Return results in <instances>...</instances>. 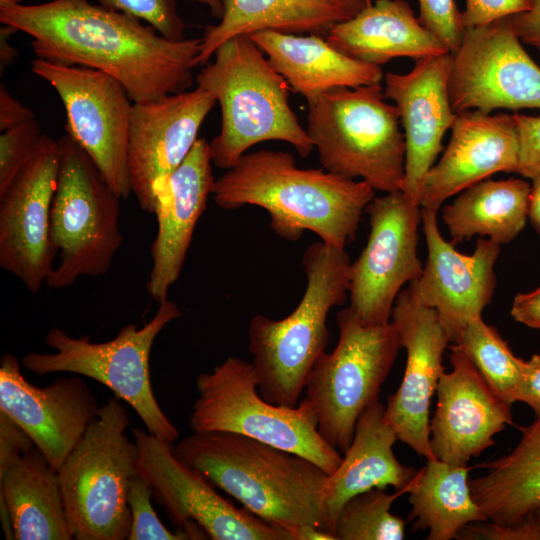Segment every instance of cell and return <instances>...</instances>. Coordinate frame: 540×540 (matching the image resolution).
<instances>
[{"label": "cell", "mask_w": 540, "mask_h": 540, "mask_svg": "<svg viewBox=\"0 0 540 540\" xmlns=\"http://www.w3.org/2000/svg\"><path fill=\"white\" fill-rule=\"evenodd\" d=\"M404 493L373 488L355 495L339 511L333 534L337 540H402L406 521L392 514L391 506Z\"/></svg>", "instance_id": "cell-34"}, {"label": "cell", "mask_w": 540, "mask_h": 540, "mask_svg": "<svg viewBox=\"0 0 540 540\" xmlns=\"http://www.w3.org/2000/svg\"><path fill=\"white\" fill-rule=\"evenodd\" d=\"M209 8L211 14L216 19L220 20L223 15V3L222 0H190Z\"/></svg>", "instance_id": "cell-51"}, {"label": "cell", "mask_w": 540, "mask_h": 540, "mask_svg": "<svg viewBox=\"0 0 540 540\" xmlns=\"http://www.w3.org/2000/svg\"><path fill=\"white\" fill-rule=\"evenodd\" d=\"M302 265L307 284L297 307L278 320L256 314L248 327L260 395L290 408L298 405L309 374L328 345L330 309L343 305L349 292L351 262L345 249L315 242L304 251Z\"/></svg>", "instance_id": "cell-4"}, {"label": "cell", "mask_w": 540, "mask_h": 540, "mask_svg": "<svg viewBox=\"0 0 540 540\" xmlns=\"http://www.w3.org/2000/svg\"><path fill=\"white\" fill-rule=\"evenodd\" d=\"M152 493L145 479L137 473L130 481L127 501L131 527L127 540H187L181 530L170 531L160 520L151 503Z\"/></svg>", "instance_id": "cell-35"}, {"label": "cell", "mask_w": 540, "mask_h": 540, "mask_svg": "<svg viewBox=\"0 0 540 540\" xmlns=\"http://www.w3.org/2000/svg\"><path fill=\"white\" fill-rule=\"evenodd\" d=\"M449 95L454 112L540 109V67L509 17L465 28L451 53Z\"/></svg>", "instance_id": "cell-14"}, {"label": "cell", "mask_w": 540, "mask_h": 540, "mask_svg": "<svg viewBox=\"0 0 540 540\" xmlns=\"http://www.w3.org/2000/svg\"><path fill=\"white\" fill-rule=\"evenodd\" d=\"M129 423L121 400L110 397L57 471L73 539L128 538L127 495L138 473L137 446L126 433Z\"/></svg>", "instance_id": "cell-7"}, {"label": "cell", "mask_w": 540, "mask_h": 540, "mask_svg": "<svg viewBox=\"0 0 540 540\" xmlns=\"http://www.w3.org/2000/svg\"><path fill=\"white\" fill-rule=\"evenodd\" d=\"M214 56L195 79L221 109L220 132L209 142L212 163L227 170L265 141L287 142L306 158L314 146L289 104V85L250 35L228 39Z\"/></svg>", "instance_id": "cell-5"}, {"label": "cell", "mask_w": 540, "mask_h": 540, "mask_svg": "<svg viewBox=\"0 0 540 540\" xmlns=\"http://www.w3.org/2000/svg\"><path fill=\"white\" fill-rule=\"evenodd\" d=\"M531 183L519 178L480 181L443 207L442 220L451 243L475 235L498 244L514 240L523 230L529 211Z\"/></svg>", "instance_id": "cell-31"}, {"label": "cell", "mask_w": 540, "mask_h": 540, "mask_svg": "<svg viewBox=\"0 0 540 540\" xmlns=\"http://www.w3.org/2000/svg\"><path fill=\"white\" fill-rule=\"evenodd\" d=\"M0 499L11 515L15 540H71L58 472L37 448L0 474Z\"/></svg>", "instance_id": "cell-29"}, {"label": "cell", "mask_w": 540, "mask_h": 540, "mask_svg": "<svg viewBox=\"0 0 540 540\" xmlns=\"http://www.w3.org/2000/svg\"><path fill=\"white\" fill-rule=\"evenodd\" d=\"M515 401L527 404L535 416L540 415V354L524 360Z\"/></svg>", "instance_id": "cell-43"}, {"label": "cell", "mask_w": 540, "mask_h": 540, "mask_svg": "<svg viewBox=\"0 0 540 540\" xmlns=\"http://www.w3.org/2000/svg\"><path fill=\"white\" fill-rule=\"evenodd\" d=\"M33 110L14 98L4 83L0 84V131L35 119Z\"/></svg>", "instance_id": "cell-45"}, {"label": "cell", "mask_w": 540, "mask_h": 540, "mask_svg": "<svg viewBox=\"0 0 540 540\" xmlns=\"http://www.w3.org/2000/svg\"><path fill=\"white\" fill-rule=\"evenodd\" d=\"M250 37L289 87L306 100L335 88L374 85L383 79L380 66L353 59L316 34L262 30Z\"/></svg>", "instance_id": "cell-28"}, {"label": "cell", "mask_w": 540, "mask_h": 540, "mask_svg": "<svg viewBox=\"0 0 540 540\" xmlns=\"http://www.w3.org/2000/svg\"><path fill=\"white\" fill-rule=\"evenodd\" d=\"M35 447L28 433L8 414L0 411V474L15 459Z\"/></svg>", "instance_id": "cell-42"}, {"label": "cell", "mask_w": 540, "mask_h": 540, "mask_svg": "<svg viewBox=\"0 0 540 540\" xmlns=\"http://www.w3.org/2000/svg\"><path fill=\"white\" fill-rule=\"evenodd\" d=\"M422 25L433 32L450 53L455 52L462 40L464 26L455 0H418Z\"/></svg>", "instance_id": "cell-38"}, {"label": "cell", "mask_w": 540, "mask_h": 540, "mask_svg": "<svg viewBox=\"0 0 540 540\" xmlns=\"http://www.w3.org/2000/svg\"><path fill=\"white\" fill-rule=\"evenodd\" d=\"M100 407L80 375L60 376L45 387H37L25 379L15 355H2L0 411L28 433L56 471L97 417Z\"/></svg>", "instance_id": "cell-18"}, {"label": "cell", "mask_w": 540, "mask_h": 540, "mask_svg": "<svg viewBox=\"0 0 540 540\" xmlns=\"http://www.w3.org/2000/svg\"><path fill=\"white\" fill-rule=\"evenodd\" d=\"M470 467L427 460L407 487L412 531L427 530L428 540H450L474 522L488 521L475 502Z\"/></svg>", "instance_id": "cell-32"}, {"label": "cell", "mask_w": 540, "mask_h": 540, "mask_svg": "<svg viewBox=\"0 0 540 540\" xmlns=\"http://www.w3.org/2000/svg\"><path fill=\"white\" fill-rule=\"evenodd\" d=\"M42 134L36 118L1 132L0 191L34 154Z\"/></svg>", "instance_id": "cell-37"}, {"label": "cell", "mask_w": 540, "mask_h": 540, "mask_svg": "<svg viewBox=\"0 0 540 540\" xmlns=\"http://www.w3.org/2000/svg\"><path fill=\"white\" fill-rule=\"evenodd\" d=\"M173 453L267 523L286 530L313 524L331 533L325 506L330 474L313 461L227 431L193 432Z\"/></svg>", "instance_id": "cell-3"}, {"label": "cell", "mask_w": 540, "mask_h": 540, "mask_svg": "<svg viewBox=\"0 0 540 540\" xmlns=\"http://www.w3.org/2000/svg\"><path fill=\"white\" fill-rule=\"evenodd\" d=\"M33 73L57 92L66 112V134L91 158L120 197L131 193L128 143L133 102L109 74L35 58Z\"/></svg>", "instance_id": "cell-12"}, {"label": "cell", "mask_w": 540, "mask_h": 540, "mask_svg": "<svg viewBox=\"0 0 540 540\" xmlns=\"http://www.w3.org/2000/svg\"><path fill=\"white\" fill-rule=\"evenodd\" d=\"M209 142L198 138L183 162L154 188L157 233L151 246L152 268L146 284L158 303L168 299L178 280L214 177Z\"/></svg>", "instance_id": "cell-24"}, {"label": "cell", "mask_w": 540, "mask_h": 540, "mask_svg": "<svg viewBox=\"0 0 540 540\" xmlns=\"http://www.w3.org/2000/svg\"><path fill=\"white\" fill-rule=\"evenodd\" d=\"M364 212L370 233L350 266L349 307L364 325H385L402 286L423 270L417 253L421 207L395 191L374 197Z\"/></svg>", "instance_id": "cell-15"}, {"label": "cell", "mask_w": 540, "mask_h": 540, "mask_svg": "<svg viewBox=\"0 0 540 540\" xmlns=\"http://www.w3.org/2000/svg\"><path fill=\"white\" fill-rule=\"evenodd\" d=\"M535 515L540 523V507L537 509V511L535 512Z\"/></svg>", "instance_id": "cell-52"}, {"label": "cell", "mask_w": 540, "mask_h": 540, "mask_svg": "<svg viewBox=\"0 0 540 540\" xmlns=\"http://www.w3.org/2000/svg\"><path fill=\"white\" fill-rule=\"evenodd\" d=\"M510 314L517 322L540 330V286L532 291L517 294Z\"/></svg>", "instance_id": "cell-46"}, {"label": "cell", "mask_w": 540, "mask_h": 540, "mask_svg": "<svg viewBox=\"0 0 540 540\" xmlns=\"http://www.w3.org/2000/svg\"><path fill=\"white\" fill-rule=\"evenodd\" d=\"M438 211L421 208L427 259L420 277L409 283L414 298L436 310L454 343L466 325L492 301L496 288L495 263L500 244L481 237L471 255L446 241L439 231Z\"/></svg>", "instance_id": "cell-20"}, {"label": "cell", "mask_w": 540, "mask_h": 540, "mask_svg": "<svg viewBox=\"0 0 540 540\" xmlns=\"http://www.w3.org/2000/svg\"><path fill=\"white\" fill-rule=\"evenodd\" d=\"M406 351L404 375L390 395L384 417L399 441L426 460L436 459L430 446V406L445 372L442 358L451 342L435 309L419 303L409 288L398 294L391 321Z\"/></svg>", "instance_id": "cell-17"}, {"label": "cell", "mask_w": 540, "mask_h": 540, "mask_svg": "<svg viewBox=\"0 0 540 540\" xmlns=\"http://www.w3.org/2000/svg\"><path fill=\"white\" fill-rule=\"evenodd\" d=\"M59 162L58 140L42 134L34 154L0 191V266L33 294L53 268L50 212Z\"/></svg>", "instance_id": "cell-16"}, {"label": "cell", "mask_w": 540, "mask_h": 540, "mask_svg": "<svg viewBox=\"0 0 540 540\" xmlns=\"http://www.w3.org/2000/svg\"><path fill=\"white\" fill-rule=\"evenodd\" d=\"M454 343L463 349L494 392L512 406L524 360L514 355L497 328L482 318L475 319Z\"/></svg>", "instance_id": "cell-33"}, {"label": "cell", "mask_w": 540, "mask_h": 540, "mask_svg": "<svg viewBox=\"0 0 540 540\" xmlns=\"http://www.w3.org/2000/svg\"><path fill=\"white\" fill-rule=\"evenodd\" d=\"M327 41L347 56L377 66L397 57L417 60L450 53L405 0H376L334 25Z\"/></svg>", "instance_id": "cell-26"}, {"label": "cell", "mask_w": 540, "mask_h": 540, "mask_svg": "<svg viewBox=\"0 0 540 540\" xmlns=\"http://www.w3.org/2000/svg\"><path fill=\"white\" fill-rule=\"evenodd\" d=\"M509 21L520 41L540 52V0H534L530 10L509 17Z\"/></svg>", "instance_id": "cell-44"}, {"label": "cell", "mask_w": 540, "mask_h": 540, "mask_svg": "<svg viewBox=\"0 0 540 540\" xmlns=\"http://www.w3.org/2000/svg\"><path fill=\"white\" fill-rule=\"evenodd\" d=\"M223 15L203 34L196 66L203 65L228 39L262 30L282 33H328L345 22L371 0H222Z\"/></svg>", "instance_id": "cell-27"}, {"label": "cell", "mask_w": 540, "mask_h": 540, "mask_svg": "<svg viewBox=\"0 0 540 540\" xmlns=\"http://www.w3.org/2000/svg\"><path fill=\"white\" fill-rule=\"evenodd\" d=\"M58 140L60 162L50 212L51 289L71 287L82 276L107 273L123 243L120 197L87 153L67 134Z\"/></svg>", "instance_id": "cell-10"}, {"label": "cell", "mask_w": 540, "mask_h": 540, "mask_svg": "<svg viewBox=\"0 0 540 540\" xmlns=\"http://www.w3.org/2000/svg\"><path fill=\"white\" fill-rule=\"evenodd\" d=\"M188 423L193 432L227 431L299 454L328 474L340 465L339 450L318 431L316 412L307 398L294 408L265 400L251 362L227 357L196 378Z\"/></svg>", "instance_id": "cell-9"}, {"label": "cell", "mask_w": 540, "mask_h": 540, "mask_svg": "<svg viewBox=\"0 0 540 540\" xmlns=\"http://www.w3.org/2000/svg\"><path fill=\"white\" fill-rule=\"evenodd\" d=\"M18 32L15 28L4 25L0 28V72L3 75L18 56V50L10 42L13 33Z\"/></svg>", "instance_id": "cell-47"}, {"label": "cell", "mask_w": 540, "mask_h": 540, "mask_svg": "<svg viewBox=\"0 0 540 540\" xmlns=\"http://www.w3.org/2000/svg\"><path fill=\"white\" fill-rule=\"evenodd\" d=\"M462 540H540V523L535 514L516 524L481 521L468 524L458 535Z\"/></svg>", "instance_id": "cell-39"}, {"label": "cell", "mask_w": 540, "mask_h": 540, "mask_svg": "<svg viewBox=\"0 0 540 540\" xmlns=\"http://www.w3.org/2000/svg\"><path fill=\"white\" fill-rule=\"evenodd\" d=\"M451 53L415 60L405 74L384 76L385 96L397 107L405 140L404 180L401 191L420 206L424 179L442 151V139L457 114L449 95Z\"/></svg>", "instance_id": "cell-22"}, {"label": "cell", "mask_w": 540, "mask_h": 540, "mask_svg": "<svg viewBox=\"0 0 540 540\" xmlns=\"http://www.w3.org/2000/svg\"><path fill=\"white\" fill-rule=\"evenodd\" d=\"M95 3L119 11L148 23L163 37L185 39V23L180 17L175 0H93Z\"/></svg>", "instance_id": "cell-36"}, {"label": "cell", "mask_w": 540, "mask_h": 540, "mask_svg": "<svg viewBox=\"0 0 540 540\" xmlns=\"http://www.w3.org/2000/svg\"><path fill=\"white\" fill-rule=\"evenodd\" d=\"M181 314L178 305L166 299L142 327L127 324L105 342H94L87 335L76 338L61 328H52L45 343L53 352H29L22 365L38 376L60 372L96 380L133 408L147 431L172 443L179 432L154 395L150 354L159 333Z\"/></svg>", "instance_id": "cell-8"}, {"label": "cell", "mask_w": 540, "mask_h": 540, "mask_svg": "<svg viewBox=\"0 0 540 540\" xmlns=\"http://www.w3.org/2000/svg\"><path fill=\"white\" fill-rule=\"evenodd\" d=\"M384 411L385 406L376 401L361 413L349 448L338 468L329 475L325 506L332 534L339 511L349 499L388 486L406 493L417 473L396 458L393 446L398 438Z\"/></svg>", "instance_id": "cell-25"}, {"label": "cell", "mask_w": 540, "mask_h": 540, "mask_svg": "<svg viewBox=\"0 0 540 540\" xmlns=\"http://www.w3.org/2000/svg\"><path fill=\"white\" fill-rule=\"evenodd\" d=\"M519 134L513 114L457 113L440 160L428 171L420 207L439 211L450 197L498 172L517 173Z\"/></svg>", "instance_id": "cell-23"}, {"label": "cell", "mask_w": 540, "mask_h": 540, "mask_svg": "<svg viewBox=\"0 0 540 540\" xmlns=\"http://www.w3.org/2000/svg\"><path fill=\"white\" fill-rule=\"evenodd\" d=\"M200 87L133 103L128 143L131 193L139 207L155 211V186L166 180L191 151L199 129L216 104Z\"/></svg>", "instance_id": "cell-19"}, {"label": "cell", "mask_w": 540, "mask_h": 540, "mask_svg": "<svg viewBox=\"0 0 540 540\" xmlns=\"http://www.w3.org/2000/svg\"><path fill=\"white\" fill-rule=\"evenodd\" d=\"M211 195L224 210L265 209L271 229L282 239L297 241L312 231L325 244L345 249L375 190L323 168L301 169L290 153L262 149L245 153L215 179Z\"/></svg>", "instance_id": "cell-2"}, {"label": "cell", "mask_w": 540, "mask_h": 540, "mask_svg": "<svg viewBox=\"0 0 540 540\" xmlns=\"http://www.w3.org/2000/svg\"><path fill=\"white\" fill-rule=\"evenodd\" d=\"M0 518L5 538L7 540H15L12 518L2 499H0Z\"/></svg>", "instance_id": "cell-50"}, {"label": "cell", "mask_w": 540, "mask_h": 540, "mask_svg": "<svg viewBox=\"0 0 540 540\" xmlns=\"http://www.w3.org/2000/svg\"><path fill=\"white\" fill-rule=\"evenodd\" d=\"M534 0H466L461 12L464 28L490 24L531 9Z\"/></svg>", "instance_id": "cell-40"}, {"label": "cell", "mask_w": 540, "mask_h": 540, "mask_svg": "<svg viewBox=\"0 0 540 540\" xmlns=\"http://www.w3.org/2000/svg\"><path fill=\"white\" fill-rule=\"evenodd\" d=\"M519 429L521 439L514 449L481 464L487 473L469 480L488 521L516 524L540 507V415Z\"/></svg>", "instance_id": "cell-30"}, {"label": "cell", "mask_w": 540, "mask_h": 540, "mask_svg": "<svg viewBox=\"0 0 540 540\" xmlns=\"http://www.w3.org/2000/svg\"><path fill=\"white\" fill-rule=\"evenodd\" d=\"M0 22L29 35L36 58L109 74L133 103L187 91L202 42L169 40L138 18L90 0H0Z\"/></svg>", "instance_id": "cell-1"}, {"label": "cell", "mask_w": 540, "mask_h": 540, "mask_svg": "<svg viewBox=\"0 0 540 540\" xmlns=\"http://www.w3.org/2000/svg\"><path fill=\"white\" fill-rule=\"evenodd\" d=\"M528 219L535 231L540 235V175L532 179Z\"/></svg>", "instance_id": "cell-49"}, {"label": "cell", "mask_w": 540, "mask_h": 540, "mask_svg": "<svg viewBox=\"0 0 540 540\" xmlns=\"http://www.w3.org/2000/svg\"><path fill=\"white\" fill-rule=\"evenodd\" d=\"M449 348L452 370L437 384L430 446L436 459L467 465L495 444V435L514 425L512 406L494 392L459 345Z\"/></svg>", "instance_id": "cell-21"}, {"label": "cell", "mask_w": 540, "mask_h": 540, "mask_svg": "<svg viewBox=\"0 0 540 540\" xmlns=\"http://www.w3.org/2000/svg\"><path fill=\"white\" fill-rule=\"evenodd\" d=\"M339 339L314 364L305 387L322 438L343 454L349 448L361 413L378 401L401 348L392 322L366 326L350 308L337 315Z\"/></svg>", "instance_id": "cell-11"}, {"label": "cell", "mask_w": 540, "mask_h": 540, "mask_svg": "<svg viewBox=\"0 0 540 540\" xmlns=\"http://www.w3.org/2000/svg\"><path fill=\"white\" fill-rule=\"evenodd\" d=\"M287 531L293 540H337V538L313 524H302L291 527Z\"/></svg>", "instance_id": "cell-48"}, {"label": "cell", "mask_w": 540, "mask_h": 540, "mask_svg": "<svg viewBox=\"0 0 540 540\" xmlns=\"http://www.w3.org/2000/svg\"><path fill=\"white\" fill-rule=\"evenodd\" d=\"M381 83L335 88L306 100V132L322 168L360 179L375 191H401L405 140Z\"/></svg>", "instance_id": "cell-6"}, {"label": "cell", "mask_w": 540, "mask_h": 540, "mask_svg": "<svg viewBox=\"0 0 540 540\" xmlns=\"http://www.w3.org/2000/svg\"><path fill=\"white\" fill-rule=\"evenodd\" d=\"M132 435L138 450V473L152 498L188 539L293 540L286 529L223 498L175 457L171 443L140 428H134Z\"/></svg>", "instance_id": "cell-13"}, {"label": "cell", "mask_w": 540, "mask_h": 540, "mask_svg": "<svg viewBox=\"0 0 540 540\" xmlns=\"http://www.w3.org/2000/svg\"><path fill=\"white\" fill-rule=\"evenodd\" d=\"M513 115L519 134L517 173L532 180L540 175V116Z\"/></svg>", "instance_id": "cell-41"}]
</instances>
